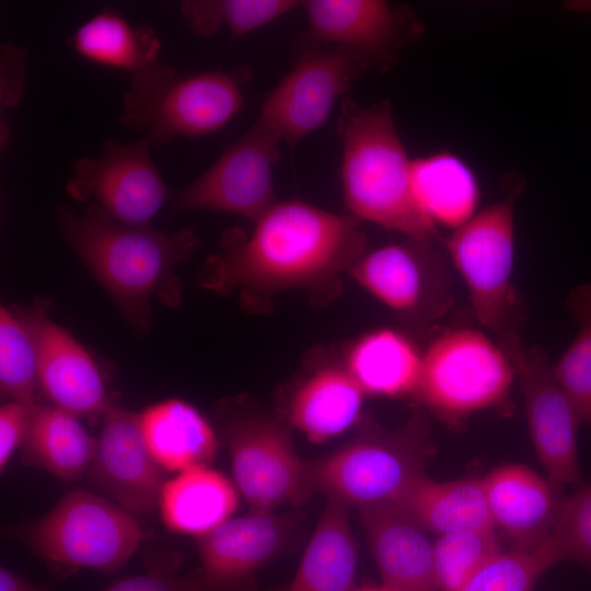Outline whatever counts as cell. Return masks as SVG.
<instances>
[{
  "label": "cell",
  "mask_w": 591,
  "mask_h": 591,
  "mask_svg": "<svg viewBox=\"0 0 591 591\" xmlns=\"http://www.w3.org/2000/svg\"><path fill=\"white\" fill-rule=\"evenodd\" d=\"M370 67L364 56L340 46L304 51L267 95L257 120L294 147L323 126L338 99Z\"/></svg>",
  "instance_id": "cell-11"
},
{
  "label": "cell",
  "mask_w": 591,
  "mask_h": 591,
  "mask_svg": "<svg viewBox=\"0 0 591 591\" xmlns=\"http://www.w3.org/2000/svg\"><path fill=\"white\" fill-rule=\"evenodd\" d=\"M151 147L147 136L129 143L106 139L100 157L85 155L73 163L67 193L80 201L94 199L118 222L147 227L169 199Z\"/></svg>",
  "instance_id": "cell-13"
},
{
  "label": "cell",
  "mask_w": 591,
  "mask_h": 591,
  "mask_svg": "<svg viewBox=\"0 0 591 591\" xmlns=\"http://www.w3.org/2000/svg\"><path fill=\"white\" fill-rule=\"evenodd\" d=\"M412 186L418 206L434 225L457 229L475 216L477 179L467 164L450 152L413 160Z\"/></svg>",
  "instance_id": "cell-28"
},
{
  "label": "cell",
  "mask_w": 591,
  "mask_h": 591,
  "mask_svg": "<svg viewBox=\"0 0 591 591\" xmlns=\"http://www.w3.org/2000/svg\"><path fill=\"white\" fill-rule=\"evenodd\" d=\"M517 187L455 229L443 247L464 280L478 323L507 354L521 346L523 303L512 283Z\"/></svg>",
  "instance_id": "cell-6"
},
{
  "label": "cell",
  "mask_w": 591,
  "mask_h": 591,
  "mask_svg": "<svg viewBox=\"0 0 591 591\" xmlns=\"http://www.w3.org/2000/svg\"><path fill=\"white\" fill-rule=\"evenodd\" d=\"M289 426L251 407L235 409L225 421L234 482L251 512L303 502L306 462L296 452Z\"/></svg>",
  "instance_id": "cell-10"
},
{
  "label": "cell",
  "mask_w": 591,
  "mask_h": 591,
  "mask_svg": "<svg viewBox=\"0 0 591 591\" xmlns=\"http://www.w3.org/2000/svg\"><path fill=\"white\" fill-rule=\"evenodd\" d=\"M280 143L256 119L208 170L178 192L176 207L228 212L254 222L278 201L274 169L280 158Z\"/></svg>",
  "instance_id": "cell-12"
},
{
  "label": "cell",
  "mask_w": 591,
  "mask_h": 591,
  "mask_svg": "<svg viewBox=\"0 0 591 591\" xmlns=\"http://www.w3.org/2000/svg\"><path fill=\"white\" fill-rule=\"evenodd\" d=\"M354 591H394L390 589L389 587L381 584V586H368L363 588L356 589Z\"/></svg>",
  "instance_id": "cell-40"
},
{
  "label": "cell",
  "mask_w": 591,
  "mask_h": 591,
  "mask_svg": "<svg viewBox=\"0 0 591 591\" xmlns=\"http://www.w3.org/2000/svg\"><path fill=\"white\" fill-rule=\"evenodd\" d=\"M500 552L494 529L463 530L439 535L433 542L439 591H457Z\"/></svg>",
  "instance_id": "cell-33"
},
{
  "label": "cell",
  "mask_w": 591,
  "mask_h": 591,
  "mask_svg": "<svg viewBox=\"0 0 591 591\" xmlns=\"http://www.w3.org/2000/svg\"><path fill=\"white\" fill-rule=\"evenodd\" d=\"M541 547L554 566L568 560L591 568V480L564 498L555 525Z\"/></svg>",
  "instance_id": "cell-34"
},
{
  "label": "cell",
  "mask_w": 591,
  "mask_h": 591,
  "mask_svg": "<svg viewBox=\"0 0 591 591\" xmlns=\"http://www.w3.org/2000/svg\"><path fill=\"white\" fill-rule=\"evenodd\" d=\"M297 0H186L179 4L183 21L201 37L225 26L233 38L256 31L300 8Z\"/></svg>",
  "instance_id": "cell-30"
},
{
  "label": "cell",
  "mask_w": 591,
  "mask_h": 591,
  "mask_svg": "<svg viewBox=\"0 0 591 591\" xmlns=\"http://www.w3.org/2000/svg\"><path fill=\"white\" fill-rule=\"evenodd\" d=\"M0 591H43L19 573L1 567Z\"/></svg>",
  "instance_id": "cell-39"
},
{
  "label": "cell",
  "mask_w": 591,
  "mask_h": 591,
  "mask_svg": "<svg viewBox=\"0 0 591 591\" xmlns=\"http://www.w3.org/2000/svg\"><path fill=\"white\" fill-rule=\"evenodd\" d=\"M97 439L78 417L54 405L35 404L24 442V462L42 467L63 480L78 478L90 468Z\"/></svg>",
  "instance_id": "cell-29"
},
{
  "label": "cell",
  "mask_w": 591,
  "mask_h": 591,
  "mask_svg": "<svg viewBox=\"0 0 591 591\" xmlns=\"http://www.w3.org/2000/svg\"><path fill=\"white\" fill-rule=\"evenodd\" d=\"M40 386L33 332L23 312L0 310V387L11 401L36 404Z\"/></svg>",
  "instance_id": "cell-32"
},
{
  "label": "cell",
  "mask_w": 591,
  "mask_h": 591,
  "mask_svg": "<svg viewBox=\"0 0 591 591\" xmlns=\"http://www.w3.org/2000/svg\"><path fill=\"white\" fill-rule=\"evenodd\" d=\"M554 564L542 547L500 552L457 591H534L538 578Z\"/></svg>",
  "instance_id": "cell-35"
},
{
  "label": "cell",
  "mask_w": 591,
  "mask_h": 591,
  "mask_svg": "<svg viewBox=\"0 0 591 591\" xmlns=\"http://www.w3.org/2000/svg\"><path fill=\"white\" fill-rule=\"evenodd\" d=\"M68 43L83 59L130 76L160 61L161 42L155 31L108 7L78 26Z\"/></svg>",
  "instance_id": "cell-26"
},
{
  "label": "cell",
  "mask_w": 591,
  "mask_h": 591,
  "mask_svg": "<svg viewBox=\"0 0 591 591\" xmlns=\"http://www.w3.org/2000/svg\"><path fill=\"white\" fill-rule=\"evenodd\" d=\"M251 77L252 69L245 65L178 74L159 61L130 76L120 119L135 130L148 129L153 147L175 138L207 136L242 111Z\"/></svg>",
  "instance_id": "cell-4"
},
{
  "label": "cell",
  "mask_w": 591,
  "mask_h": 591,
  "mask_svg": "<svg viewBox=\"0 0 591 591\" xmlns=\"http://www.w3.org/2000/svg\"><path fill=\"white\" fill-rule=\"evenodd\" d=\"M443 240L406 236L367 251L348 276L387 306L407 334L426 335L454 303Z\"/></svg>",
  "instance_id": "cell-9"
},
{
  "label": "cell",
  "mask_w": 591,
  "mask_h": 591,
  "mask_svg": "<svg viewBox=\"0 0 591 591\" xmlns=\"http://www.w3.org/2000/svg\"><path fill=\"white\" fill-rule=\"evenodd\" d=\"M391 506L438 536L463 530H495L482 478L437 482L422 475Z\"/></svg>",
  "instance_id": "cell-23"
},
{
  "label": "cell",
  "mask_w": 591,
  "mask_h": 591,
  "mask_svg": "<svg viewBox=\"0 0 591 591\" xmlns=\"http://www.w3.org/2000/svg\"><path fill=\"white\" fill-rule=\"evenodd\" d=\"M303 378L292 390L286 408L288 424L313 443L325 442L354 426L366 393L352 378L340 350H313Z\"/></svg>",
  "instance_id": "cell-19"
},
{
  "label": "cell",
  "mask_w": 591,
  "mask_h": 591,
  "mask_svg": "<svg viewBox=\"0 0 591 591\" xmlns=\"http://www.w3.org/2000/svg\"><path fill=\"white\" fill-rule=\"evenodd\" d=\"M134 515L97 495L73 490L28 526L25 540L56 576L79 569L113 571L129 560L143 540Z\"/></svg>",
  "instance_id": "cell-7"
},
{
  "label": "cell",
  "mask_w": 591,
  "mask_h": 591,
  "mask_svg": "<svg viewBox=\"0 0 591 591\" xmlns=\"http://www.w3.org/2000/svg\"><path fill=\"white\" fill-rule=\"evenodd\" d=\"M348 506L327 499L288 591H354L358 552Z\"/></svg>",
  "instance_id": "cell-27"
},
{
  "label": "cell",
  "mask_w": 591,
  "mask_h": 591,
  "mask_svg": "<svg viewBox=\"0 0 591 591\" xmlns=\"http://www.w3.org/2000/svg\"><path fill=\"white\" fill-rule=\"evenodd\" d=\"M566 305L579 331L554 364L555 376L581 424L591 422V282L573 288Z\"/></svg>",
  "instance_id": "cell-31"
},
{
  "label": "cell",
  "mask_w": 591,
  "mask_h": 591,
  "mask_svg": "<svg viewBox=\"0 0 591 591\" xmlns=\"http://www.w3.org/2000/svg\"><path fill=\"white\" fill-rule=\"evenodd\" d=\"M363 426L344 447L306 462L303 501L321 493L358 509L391 505L425 475L432 447L422 418L415 416L393 431Z\"/></svg>",
  "instance_id": "cell-5"
},
{
  "label": "cell",
  "mask_w": 591,
  "mask_h": 591,
  "mask_svg": "<svg viewBox=\"0 0 591 591\" xmlns=\"http://www.w3.org/2000/svg\"><path fill=\"white\" fill-rule=\"evenodd\" d=\"M508 356L523 394L533 448L547 477L558 485L577 483L581 422L555 376L554 367L540 347L522 344Z\"/></svg>",
  "instance_id": "cell-14"
},
{
  "label": "cell",
  "mask_w": 591,
  "mask_h": 591,
  "mask_svg": "<svg viewBox=\"0 0 591 591\" xmlns=\"http://www.w3.org/2000/svg\"><path fill=\"white\" fill-rule=\"evenodd\" d=\"M300 8L308 20L302 53L340 46L383 69L421 33L409 10L393 8L382 0H306Z\"/></svg>",
  "instance_id": "cell-15"
},
{
  "label": "cell",
  "mask_w": 591,
  "mask_h": 591,
  "mask_svg": "<svg viewBox=\"0 0 591 591\" xmlns=\"http://www.w3.org/2000/svg\"><path fill=\"white\" fill-rule=\"evenodd\" d=\"M340 182L348 213L405 236L442 240L418 206L412 161L398 136L390 101L362 107L344 99L337 119Z\"/></svg>",
  "instance_id": "cell-3"
},
{
  "label": "cell",
  "mask_w": 591,
  "mask_h": 591,
  "mask_svg": "<svg viewBox=\"0 0 591 591\" xmlns=\"http://www.w3.org/2000/svg\"><path fill=\"white\" fill-rule=\"evenodd\" d=\"M23 314L36 344L40 389L53 405L76 417L103 415L111 404L92 357L49 318L45 306L36 305Z\"/></svg>",
  "instance_id": "cell-18"
},
{
  "label": "cell",
  "mask_w": 591,
  "mask_h": 591,
  "mask_svg": "<svg viewBox=\"0 0 591 591\" xmlns=\"http://www.w3.org/2000/svg\"><path fill=\"white\" fill-rule=\"evenodd\" d=\"M25 48L12 43L1 46L0 54V104L10 108L19 104L25 80L26 71Z\"/></svg>",
  "instance_id": "cell-38"
},
{
  "label": "cell",
  "mask_w": 591,
  "mask_h": 591,
  "mask_svg": "<svg viewBox=\"0 0 591 591\" xmlns=\"http://www.w3.org/2000/svg\"><path fill=\"white\" fill-rule=\"evenodd\" d=\"M179 559H155L144 573L121 579L105 591H188L185 576H177Z\"/></svg>",
  "instance_id": "cell-36"
},
{
  "label": "cell",
  "mask_w": 591,
  "mask_h": 591,
  "mask_svg": "<svg viewBox=\"0 0 591 591\" xmlns=\"http://www.w3.org/2000/svg\"><path fill=\"white\" fill-rule=\"evenodd\" d=\"M90 466L93 482L132 514L159 507L164 470L144 441L139 414L109 405Z\"/></svg>",
  "instance_id": "cell-16"
},
{
  "label": "cell",
  "mask_w": 591,
  "mask_h": 591,
  "mask_svg": "<svg viewBox=\"0 0 591 591\" xmlns=\"http://www.w3.org/2000/svg\"><path fill=\"white\" fill-rule=\"evenodd\" d=\"M493 524L513 548L535 551L551 534L564 496L558 484L522 464H503L482 478Z\"/></svg>",
  "instance_id": "cell-20"
},
{
  "label": "cell",
  "mask_w": 591,
  "mask_h": 591,
  "mask_svg": "<svg viewBox=\"0 0 591 591\" xmlns=\"http://www.w3.org/2000/svg\"><path fill=\"white\" fill-rule=\"evenodd\" d=\"M147 447L155 462L170 472L206 465L218 451L209 421L193 405L176 398L151 405L139 413Z\"/></svg>",
  "instance_id": "cell-24"
},
{
  "label": "cell",
  "mask_w": 591,
  "mask_h": 591,
  "mask_svg": "<svg viewBox=\"0 0 591 591\" xmlns=\"http://www.w3.org/2000/svg\"><path fill=\"white\" fill-rule=\"evenodd\" d=\"M361 221L301 199L275 202L248 235L231 231L198 274L206 290L239 293L244 306L259 311L283 291L303 292L323 306L341 292V277L368 251Z\"/></svg>",
  "instance_id": "cell-1"
},
{
  "label": "cell",
  "mask_w": 591,
  "mask_h": 591,
  "mask_svg": "<svg viewBox=\"0 0 591 591\" xmlns=\"http://www.w3.org/2000/svg\"><path fill=\"white\" fill-rule=\"evenodd\" d=\"M159 507L171 531L201 537L230 519L237 493L218 471L194 466L164 483Z\"/></svg>",
  "instance_id": "cell-25"
},
{
  "label": "cell",
  "mask_w": 591,
  "mask_h": 591,
  "mask_svg": "<svg viewBox=\"0 0 591 591\" xmlns=\"http://www.w3.org/2000/svg\"><path fill=\"white\" fill-rule=\"evenodd\" d=\"M358 510L382 584L394 591H439L426 530L391 505Z\"/></svg>",
  "instance_id": "cell-21"
},
{
  "label": "cell",
  "mask_w": 591,
  "mask_h": 591,
  "mask_svg": "<svg viewBox=\"0 0 591 591\" xmlns=\"http://www.w3.org/2000/svg\"><path fill=\"white\" fill-rule=\"evenodd\" d=\"M34 405L10 401L0 408V470L2 472L14 451L24 442Z\"/></svg>",
  "instance_id": "cell-37"
},
{
  "label": "cell",
  "mask_w": 591,
  "mask_h": 591,
  "mask_svg": "<svg viewBox=\"0 0 591 591\" xmlns=\"http://www.w3.org/2000/svg\"><path fill=\"white\" fill-rule=\"evenodd\" d=\"M58 230L119 311L137 331L149 328L151 300L182 302L174 269L195 253L200 239L193 228L164 233L118 222L92 204L79 215L58 206Z\"/></svg>",
  "instance_id": "cell-2"
},
{
  "label": "cell",
  "mask_w": 591,
  "mask_h": 591,
  "mask_svg": "<svg viewBox=\"0 0 591 591\" xmlns=\"http://www.w3.org/2000/svg\"><path fill=\"white\" fill-rule=\"evenodd\" d=\"M515 378L505 349L483 332H442L422 352V368L414 397L448 422L497 407Z\"/></svg>",
  "instance_id": "cell-8"
},
{
  "label": "cell",
  "mask_w": 591,
  "mask_h": 591,
  "mask_svg": "<svg viewBox=\"0 0 591 591\" xmlns=\"http://www.w3.org/2000/svg\"><path fill=\"white\" fill-rule=\"evenodd\" d=\"M344 364L367 396H414L422 352L405 331H367L339 348Z\"/></svg>",
  "instance_id": "cell-22"
},
{
  "label": "cell",
  "mask_w": 591,
  "mask_h": 591,
  "mask_svg": "<svg viewBox=\"0 0 591 591\" xmlns=\"http://www.w3.org/2000/svg\"><path fill=\"white\" fill-rule=\"evenodd\" d=\"M287 522L271 513L229 519L197 543L201 566L185 575L188 591H244L283 544Z\"/></svg>",
  "instance_id": "cell-17"
}]
</instances>
